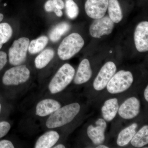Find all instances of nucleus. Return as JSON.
<instances>
[{
    "label": "nucleus",
    "instance_id": "obj_20",
    "mask_svg": "<svg viewBox=\"0 0 148 148\" xmlns=\"http://www.w3.org/2000/svg\"><path fill=\"white\" fill-rule=\"evenodd\" d=\"M54 56V51L51 49H47L40 53L35 60L36 68L42 69L47 66L53 59Z\"/></svg>",
    "mask_w": 148,
    "mask_h": 148
},
{
    "label": "nucleus",
    "instance_id": "obj_8",
    "mask_svg": "<svg viewBox=\"0 0 148 148\" xmlns=\"http://www.w3.org/2000/svg\"><path fill=\"white\" fill-rule=\"evenodd\" d=\"M116 71L115 64L112 61L106 63L101 68L93 82V86L95 90H103Z\"/></svg>",
    "mask_w": 148,
    "mask_h": 148
},
{
    "label": "nucleus",
    "instance_id": "obj_4",
    "mask_svg": "<svg viewBox=\"0 0 148 148\" xmlns=\"http://www.w3.org/2000/svg\"><path fill=\"white\" fill-rule=\"evenodd\" d=\"M133 82L132 73L129 71L121 70L112 77L106 86L107 89L111 94L121 93L128 89Z\"/></svg>",
    "mask_w": 148,
    "mask_h": 148
},
{
    "label": "nucleus",
    "instance_id": "obj_30",
    "mask_svg": "<svg viewBox=\"0 0 148 148\" xmlns=\"http://www.w3.org/2000/svg\"><path fill=\"white\" fill-rule=\"evenodd\" d=\"M53 12L56 14V16H58V17H61L63 15V13L61 10L55 8Z\"/></svg>",
    "mask_w": 148,
    "mask_h": 148
},
{
    "label": "nucleus",
    "instance_id": "obj_15",
    "mask_svg": "<svg viewBox=\"0 0 148 148\" xmlns=\"http://www.w3.org/2000/svg\"><path fill=\"white\" fill-rule=\"evenodd\" d=\"M59 138L60 136L56 131L51 130L45 132L37 140L35 148H51L57 143Z\"/></svg>",
    "mask_w": 148,
    "mask_h": 148
},
{
    "label": "nucleus",
    "instance_id": "obj_23",
    "mask_svg": "<svg viewBox=\"0 0 148 148\" xmlns=\"http://www.w3.org/2000/svg\"><path fill=\"white\" fill-rule=\"evenodd\" d=\"M12 34V29L7 23H0V49L9 40Z\"/></svg>",
    "mask_w": 148,
    "mask_h": 148
},
{
    "label": "nucleus",
    "instance_id": "obj_34",
    "mask_svg": "<svg viewBox=\"0 0 148 148\" xmlns=\"http://www.w3.org/2000/svg\"><path fill=\"white\" fill-rule=\"evenodd\" d=\"M4 18V15L3 14L0 13V23L2 21Z\"/></svg>",
    "mask_w": 148,
    "mask_h": 148
},
{
    "label": "nucleus",
    "instance_id": "obj_2",
    "mask_svg": "<svg viewBox=\"0 0 148 148\" xmlns=\"http://www.w3.org/2000/svg\"><path fill=\"white\" fill-rule=\"evenodd\" d=\"M75 70L70 64H66L60 68L51 79L49 89L51 93L56 94L61 92L73 79Z\"/></svg>",
    "mask_w": 148,
    "mask_h": 148
},
{
    "label": "nucleus",
    "instance_id": "obj_11",
    "mask_svg": "<svg viewBox=\"0 0 148 148\" xmlns=\"http://www.w3.org/2000/svg\"><path fill=\"white\" fill-rule=\"evenodd\" d=\"M140 103L135 97L127 99L119 108L120 116L125 119H131L139 114L140 112Z\"/></svg>",
    "mask_w": 148,
    "mask_h": 148
},
{
    "label": "nucleus",
    "instance_id": "obj_5",
    "mask_svg": "<svg viewBox=\"0 0 148 148\" xmlns=\"http://www.w3.org/2000/svg\"><path fill=\"white\" fill-rule=\"evenodd\" d=\"M29 43V39L25 37L14 42L9 50V60L11 65L19 66L25 62Z\"/></svg>",
    "mask_w": 148,
    "mask_h": 148
},
{
    "label": "nucleus",
    "instance_id": "obj_29",
    "mask_svg": "<svg viewBox=\"0 0 148 148\" xmlns=\"http://www.w3.org/2000/svg\"><path fill=\"white\" fill-rule=\"evenodd\" d=\"M53 5L55 8L62 10L64 8V3L62 0H52Z\"/></svg>",
    "mask_w": 148,
    "mask_h": 148
},
{
    "label": "nucleus",
    "instance_id": "obj_18",
    "mask_svg": "<svg viewBox=\"0 0 148 148\" xmlns=\"http://www.w3.org/2000/svg\"><path fill=\"white\" fill-rule=\"evenodd\" d=\"M108 9L109 17L114 23H118L121 21L123 15L118 0H109Z\"/></svg>",
    "mask_w": 148,
    "mask_h": 148
},
{
    "label": "nucleus",
    "instance_id": "obj_37",
    "mask_svg": "<svg viewBox=\"0 0 148 148\" xmlns=\"http://www.w3.org/2000/svg\"><path fill=\"white\" fill-rule=\"evenodd\" d=\"M110 53H112V51H110Z\"/></svg>",
    "mask_w": 148,
    "mask_h": 148
},
{
    "label": "nucleus",
    "instance_id": "obj_16",
    "mask_svg": "<svg viewBox=\"0 0 148 148\" xmlns=\"http://www.w3.org/2000/svg\"><path fill=\"white\" fill-rule=\"evenodd\" d=\"M119 108V106L117 98H112L107 100L101 110L104 120L107 121L112 120L116 116Z\"/></svg>",
    "mask_w": 148,
    "mask_h": 148
},
{
    "label": "nucleus",
    "instance_id": "obj_22",
    "mask_svg": "<svg viewBox=\"0 0 148 148\" xmlns=\"http://www.w3.org/2000/svg\"><path fill=\"white\" fill-rule=\"evenodd\" d=\"M48 42V38L46 36H43L34 40L29 43L28 50L29 53L35 54L42 50Z\"/></svg>",
    "mask_w": 148,
    "mask_h": 148
},
{
    "label": "nucleus",
    "instance_id": "obj_17",
    "mask_svg": "<svg viewBox=\"0 0 148 148\" xmlns=\"http://www.w3.org/2000/svg\"><path fill=\"white\" fill-rule=\"evenodd\" d=\"M138 127L137 123H134L120 132L117 139L118 145L120 147L126 146L130 142L136 133V129Z\"/></svg>",
    "mask_w": 148,
    "mask_h": 148
},
{
    "label": "nucleus",
    "instance_id": "obj_28",
    "mask_svg": "<svg viewBox=\"0 0 148 148\" xmlns=\"http://www.w3.org/2000/svg\"><path fill=\"white\" fill-rule=\"evenodd\" d=\"M45 8L47 12H53L55 8L53 5L52 0H48L45 5Z\"/></svg>",
    "mask_w": 148,
    "mask_h": 148
},
{
    "label": "nucleus",
    "instance_id": "obj_31",
    "mask_svg": "<svg viewBox=\"0 0 148 148\" xmlns=\"http://www.w3.org/2000/svg\"><path fill=\"white\" fill-rule=\"evenodd\" d=\"M144 95H145V99L147 102L148 101V86H147V87L146 88L144 92Z\"/></svg>",
    "mask_w": 148,
    "mask_h": 148
},
{
    "label": "nucleus",
    "instance_id": "obj_7",
    "mask_svg": "<svg viewBox=\"0 0 148 148\" xmlns=\"http://www.w3.org/2000/svg\"><path fill=\"white\" fill-rule=\"evenodd\" d=\"M114 27V22L109 16L106 15L95 19L90 25L89 33L93 38H100L102 36L111 34Z\"/></svg>",
    "mask_w": 148,
    "mask_h": 148
},
{
    "label": "nucleus",
    "instance_id": "obj_33",
    "mask_svg": "<svg viewBox=\"0 0 148 148\" xmlns=\"http://www.w3.org/2000/svg\"><path fill=\"white\" fill-rule=\"evenodd\" d=\"M97 148H108V147H107L105 145H100L98 146V147H96Z\"/></svg>",
    "mask_w": 148,
    "mask_h": 148
},
{
    "label": "nucleus",
    "instance_id": "obj_26",
    "mask_svg": "<svg viewBox=\"0 0 148 148\" xmlns=\"http://www.w3.org/2000/svg\"><path fill=\"white\" fill-rule=\"evenodd\" d=\"M7 62V55L4 51H0V71L2 70Z\"/></svg>",
    "mask_w": 148,
    "mask_h": 148
},
{
    "label": "nucleus",
    "instance_id": "obj_36",
    "mask_svg": "<svg viewBox=\"0 0 148 148\" xmlns=\"http://www.w3.org/2000/svg\"><path fill=\"white\" fill-rule=\"evenodd\" d=\"M6 5H7L6 3H5V4L4 5L5 6Z\"/></svg>",
    "mask_w": 148,
    "mask_h": 148
},
{
    "label": "nucleus",
    "instance_id": "obj_32",
    "mask_svg": "<svg viewBox=\"0 0 148 148\" xmlns=\"http://www.w3.org/2000/svg\"><path fill=\"white\" fill-rule=\"evenodd\" d=\"M54 148H65V146L64 145L62 144H59V145H57L54 147Z\"/></svg>",
    "mask_w": 148,
    "mask_h": 148
},
{
    "label": "nucleus",
    "instance_id": "obj_12",
    "mask_svg": "<svg viewBox=\"0 0 148 148\" xmlns=\"http://www.w3.org/2000/svg\"><path fill=\"white\" fill-rule=\"evenodd\" d=\"M95 126L90 125L87 128V135L95 145H99L104 142L105 132L107 127L106 121L99 119L95 122Z\"/></svg>",
    "mask_w": 148,
    "mask_h": 148
},
{
    "label": "nucleus",
    "instance_id": "obj_24",
    "mask_svg": "<svg viewBox=\"0 0 148 148\" xmlns=\"http://www.w3.org/2000/svg\"><path fill=\"white\" fill-rule=\"evenodd\" d=\"M66 12L67 16L71 19H74L78 15L79 10L73 0H65Z\"/></svg>",
    "mask_w": 148,
    "mask_h": 148
},
{
    "label": "nucleus",
    "instance_id": "obj_35",
    "mask_svg": "<svg viewBox=\"0 0 148 148\" xmlns=\"http://www.w3.org/2000/svg\"><path fill=\"white\" fill-rule=\"evenodd\" d=\"M1 103H0V113L1 112Z\"/></svg>",
    "mask_w": 148,
    "mask_h": 148
},
{
    "label": "nucleus",
    "instance_id": "obj_10",
    "mask_svg": "<svg viewBox=\"0 0 148 148\" xmlns=\"http://www.w3.org/2000/svg\"><path fill=\"white\" fill-rule=\"evenodd\" d=\"M136 49L140 52L148 51V22L142 21L138 24L134 33Z\"/></svg>",
    "mask_w": 148,
    "mask_h": 148
},
{
    "label": "nucleus",
    "instance_id": "obj_14",
    "mask_svg": "<svg viewBox=\"0 0 148 148\" xmlns=\"http://www.w3.org/2000/svg\"><path fill=\"white\" fill-rule=\"evenodd\" d=\"M92 75L90 62L87 59H83L79 66L74 79V82L78 85L85 83L90 79Z\"/></svg>",
    "mask_w": 148,
    "mask_h": 148
},
{
    "label": "nucleus",
    "instance_id": "obj_27",
    "mask_svg": "<svg viewBox=\"0 0 148 148\" xmlns=\"http://www.w3.org/2000/svg\"><path fill=\"white\" fill-rule=\"evenodd\" d=\"M14 146L11 141L8 140L0 141V148H14Z\"/></svg>",
    "mask_w": 148,
    "mask_h": 148
},
{
    "label": "nucleus",
    "instance_id": "obj_21",
    "mask_svg": "<svg viewBox=\"0 0 148 148\" xmlns=\"http://www.w3.org/2000/svg\"><path fill=\"white\" fill-rule=\"evenodd\" d=\"M71 25L66 22H63L56 25L51 31L49 38L53 42L58 41L63 35L69 32Z\"/></svg>",
    "mask_w": 148,
    "mask_h": 148
},
{
    "label": "nucleus",
    "instance_id": "obj_19",
    "mask_svg": "<svg viewBox=\"0 0 148 148\" xmlns=\"http://www.w3.org/2000/svg\"><path fill=\"white\" fill-rule=\"evenodd\" d=\"M131 144L135 147L141 148L148 143V126H143L135 133L131 141Z\"/></svg>",
    "mask_w": 148,
    "mask_h": 148
},
{
    "label": "nucleus",
    "instance_id": "obj_6",
    "mask_svg": "<svg viewBox=\"0 0 148 148\" xmlns=\"http://www.w3.org/2000/svg\"><path fill=\"white\" fill-rule=\"evenodd\" d=\"M30 72L26 65H19L8 69L4 74L2 82L6 86H17L27 82Z\"/></svg>",
    "mask_w": 148,
    "mask_h": 148
},
{
    "label": "nucleus",
    "instance_id": "obj_3",
    "mask_svg": "<svg viewBox=\"0 0 148 148\" xmlns=\"http://www.w3.org/2000/svg\"><path fill=\"white\" fill-rule=\"evenodd\" d=\"M84 44V40L79 34H71L64 39L58 48L59 58L62 60L70 59L79 52Z\"/></svg>",
    "mask_w": 148,
    "mask_h": 148
},
{
    "label": "nucleus",
    "instance_id": "obj_1",
    "mask_svg": "<svg viewBox=\"0 0 148 148\" xmlns=\"http://www.w3.org/2000/svg\"><path fill=\"white\" fill-rule=\"evenodd\" d=\"M80 106L75 103L61 107L53 113L47 120L46 125L49 129L64 126L71 122L79 112Z\"/></svg>",
    "mask_w": 148,
    "mask_h": 148
},
{
    "label": "nucleus",
    "instance_id": "obj_13",
    "mask_svg": "<svg viewBox=\"0 0 148 148\" xmlns=\"http://www.w3.org/2000/svg\"><path fill=\"white\" fill-rule=\"evenodd\" d=\"M61 107L60 103L55 100L44 99L37 104L36 107V114L41 117L47 116L53 113Z\"/></svg>",
    "mask_w": 148,
    "mask_h": 148
},
{
    "label": "nucleus",
    "instance_id": "obj_9",
    "mask_svg": "<svg viewBox=\"0 0 148 148\" xmlns=\"http://www.w3.org/2000/svg\"><path fill=\"white\" fill-rule=\"evenodd\" d=\"M108 3L109 0H87L85 4V10L90 18H101L106 13Z\"/></svg>",
    "mask_w": 148,
    "mask_h": 148
},
{
    "label": "nucleus",
    "instance_id": "obj_25",
    "mask_svg": "<svg viewBox=\"0 0 148 148\" xmlns=\"http://www.w3.org/2000/svg\"><path fill=\"white\" fill-rule=\"evenodd\" d=\"M10 125L8 122H0V138L5 136L10 130Z\"/></svg>",
    "mask_w": 148,
    "mask_h": 148
}]
</instances>
